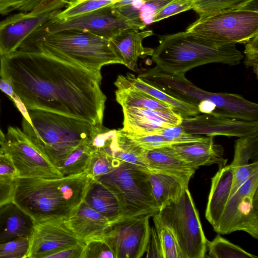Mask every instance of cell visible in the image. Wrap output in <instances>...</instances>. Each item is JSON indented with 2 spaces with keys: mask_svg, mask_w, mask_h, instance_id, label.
<instances>
[{
  "mask_svg": "<svg viewBox=\"0 0 258 258\" xmlns=\"http://www.w3.org/2000/svg\"><path fill=\"white\" fill-rule=\"evenodd\" d=\"M172 0H146L139 11L140 22L146 27L153 23L156 14Z\"/></svg>",
  "mask_w": 258,
  "mask_h": 258,
  "instance_id": "cell-41",
  "label": "cell"
},
{
  "mask_svg": "<svg viewBox=\"0 0 258 258\" xmlns=\"http://www.w3.org/2000/svg\"><path fill=\"white\" fill-rule=\"evenodd\" d=\"M119 0H75L54 17L56 20L67 19L90 12L115 3Z\"/></svg>",
  "mask_w": 258,
  "mask_h": 258,
  "instance_id": "cell-34",
  "label": "cell"
},
{
  "mask_svg": "<svg viewBox=\"0 0 258 258\" xmlns=\"http://www.w3.org/2000/svg\"><path fill=\"white\" fill-rule=\"evenodd\" d=\"M120 162L103 151H93L85 172L91 179H96L111 171Z\"/></svg>",
  "mask_w": 258,
  "mask_h": 258,
  "instance_id": "cell-33",
  "label": "cell"
},
{
  "mask_svg": "<svg viewBox=\"0 0 258 258\" xmlns=\"http://www.w3.org/2000/svg\"><path fill=\"white\" fill-rule=\"evenodd\" d=\"M0 150L9 155L20 178L56 179L63 177L18 127L9 126Z\"/></svg>",
  "mask_w": 258,
  "mask_h": 258,
  "instance_id": "cell-12",
  "label": "cell"
},
{
  "mask_svg": "<svg viewBox=\"0 0 258 258\" xmlns=\"http://www.w3.org/2000/svg\"><path fill=\"white\" fill-rule=\"evenodd\" d=\"M90 140L80 144L61 162L59 170L63 176L85 172L93 152Z\"/></svg>",
  "mask_w": 258,
  "mask_h": 258,
  "instance_id": "cell-29",
  "label": "cell"
},
{
  "mask_svg": "<svg viewBox=\"0 0 258 258\" xmlns=\"http://www.w3.org/2000/svg\"><path fill=\"white\" fill-rule=\"evenodd\" d=\"M41 0H0V14L7 15L14 11L29 12Z\"/></svg>",
  "mask_w": 258,
  "mask_h": 258,
  "instance_id": "cell-42",
  "label": "cell"
},
{
  "mask_svg": "<svg viewBox=\"0 0 258 258\" xmlns=\"http://www.w3.org/2000/svg\"><path fill=\"white\" fill-rule=\"evenodd\" d=\"M18 50L44 54L91 72L119 63L109 39L87 32L68 30L29 35Z\"/></svg>",
  "mask_w": 258,
  "mask_h": 258,
  "instance_id": "cell-4",
  "label": "cell"
},
{
  "mask_svg": "<svg viewBox=\"0 0 258 258\" xmlns=\"http://www.w3.org/2000/svg\"><path fill=\"white\" fill-rule=\"evenodd\" d=\"M146 257L163 258L160 239L154 227L150 228V236L146 250Z\"/></svg>",
  "mask_w": 258,
  "mask_h": 258,
  "instance_id": "cell-48",
  "label": "cell"
},
{
  "mask_svg": "<svg viewBox=\"0 0 258 258\" xmlns=\"http://www.w3.org/2000/svg\"><path fill=\"white\" fill-rule=\"evenodd\" d=\"M208 257L212 258H257L240 246L217 235L212 241H207Z\"/></svg>",
  "mask_w": 258,
  "mask_h": 258,
  "instance_id": "cell-31",
  "label": "cell"
},
{
  "mask_svg": "<svg viewBox=\"0 0 258 258\" xmlns=\"http://www.w3.org/2000/svg\"><path fill=\"white\" fill-rule=\"evenodd\" d=\"M83 201L110 222L120 217V208L116 197L98 180L91 179Z\"/></svg>",
  "mask_w": 258,
  "mask_h": 258,
  "instance_id": "cell-26",
  "label": "cell"
},
{
  "mask_svg": "<svg viewBox=\"0 0 258 258\" xmlns=\"http://www.w3.org/2000/svg\"><path fill=\"white\" fill-rule=\"evenodd\" d=\"M18 177V171L11 158L4 154L0 157V181L13 182Z\"/></svg>",
  "mask_w": 258,
  "mask_h": 258,
  "instance_id": "cell-46",
  "label": "cell"
},
{
  "mask_svg": "<svg viewBox=\"0 0 258 258\" xmlns=\"http://www.w3.org/2000/svg\"><path fill=\"white\" fill-rule=\"evenodd\" d=\"M244 231L258 238V172L244 180L229 198L215 231Z\"/></svg>",
  "mask_w": 258,
  "mask_h": 258,
  "instance_id": "cell-11",
  "label": "cell"
},
{
  "mask_svg": "<svg viewBox=\"0 0 258 258\" xmlns=\"http://www.w3.org/2000/svg\"><path fill=\"white\" fill-rule=\"evenodd\" d=\"M151 56L157 70L176 76L208 63L235 66L243 58L235 43L216 41L186 30L160 37Z\"/></svg>",
  "mask_w": 258,
  "mask_h": 258,
  "instance_id": "cell-3",
  "label": "cell"
},
{
  "mask_svg": "<svg viewBox=\"0 0 258 258\" xmlns=\"http://www.w3.org/2000/svg\"><path fill=\"white\" fill-rule=\"evenodd\" d=\"M194 7L193 0H172L164 6L155 16L153 23L162 20Z\"/></svg>",
  "mask_w": 258,
  "mask_h": 258,
  "instance_id": "cell-40",
  "label": "cell"
},
{
  "mask_svg": "<svg viewBox=\"0 0 258 258\" xmlns=\"http://www.w3.org/2000/svg\"><path fill=\"white\" fill-rule=\"evenodd\" d=\"M55 16L44 22L32 34L39 35L75 30L91 33L110 39L126 29L138 30L144 29L138 23L122 17L110 6L65 20H56L54 18Z\"/></svg>",
  "mask_w": 258,
  "mask_h": 258,
  "instance_id": "cell-10",
  "label": "cell"
},
{
  "mask_svg": "<svg viewBox=\"0 0 258 258\" xmlns=\"http://www.w3.org/2000/svg\"><path fill=\"white\" fill-rule=\"evenodd\" d=\"M117 149L113 157L120 161L137 165L150 171L146 150L137 145L121 128L116 130Z\"/></svg>",
  "mask_w": 258,
  "mask_h": 258,
  "instance_id": "cell-28",
  "label": "cell"
},
{
  "mask_svg": "<svg viewBox=\"0 0 258 258\" xmlns=\"http://www.w3.org/2000/svg\"><path fill=\"white\" fill-rule=\"evenodd\" d=\"M197 107L201 113L207 114L212 113L216 108V105L208 100L202 101L198 104Z\"/></svg>",
  "mask_w": 258,
  "mask_h": 258,
  "instance_id": "cell-51",
  "label": "cell"
},
{
  "mask_svg": "<svg viewBox=\"0 0 258 258\" xmlns=\"http://www.w3.org/2000/svg\"><path fill=\"white\" fill-rule=\"evenodd\" d=\"M159 134L171 145L199 142L206 137L186 133L181 124L165 128Z\"/></svg>",
  "mask_w": 258,
  "mask_h": 258,
  "instance_id": "cell-37",
  "label": "cell"
},
{
  "mask_svg": "<svg viewBox=\"0 0 258 258\" xmlns=\"http://www.w3.org/2000/svg\"><path fill=\"white\" fill-rule=\"evenodd\" d=\"M151 215L118 218L110 222L102 238L115 258H140L146 252L149 241Z\"/></svg>",
  "mask_w": 258,
  "mask_h": 258,
  "instance_id": "cell-13",
  "label": "cell"
},
{
  "mask_svg": "<svg viewBox=\"0 0 258 258\" xmlns=\"http://www.w3.org/2000/svg\"><path fill=\"white\" fill-rule=\"evenodd\" d=\"M256 172H258V162H253L233 168V179L230 196L234 193L238 187L244 180Z\"/></svg>",
  "mask_w": 258,
  "mask_h": 258,
  "instance_id": "cell-43",
  "label": "cell"
},
{
  "mask_svg": "<svg viewBox=\"0 0 258 258\" xmlns=\"http://www.w3.org/2000/svg\"><path fill=\"white\" fill-rule=\"evenodd\" d=\"M256 6L257 0H201L193 10L202 16Z\"/></svg>",
  "mask_w": 258,
  "mask_h": 258,
  "instance_id": "cell-30",
  "label": "cell"
},
{
  "mask_svg": "<svg viewBox=\"0 0 258 258\" xmlns=\"http://www.w3.org/2000/svg\"><path fill=\"white\" fill-rule=\"evenodd\" d=\"M22 131L58 169L63 160L82 143L91 140L102 127L85 120L40 109L27 110Z\"/></svg>",
  "mask_w": 258,
  "mask_h": 258,
  "instance_id": "cell-5",
  "label": "cell"
},
{
  "mask_svg": "<svg viewBox=\"0 0 258 258\" xmlns=\"http://www.w3.org/2000/svg\"><path fill=\"white\" fill-rule=\"evenodd\" d=\"M150 170L120 161L109 173L96 179L116 197L120 208L119 218L151 215L160 210L153 195Z\"/></svg>",
  "mask_w": 258,
  "mask_h": 258,
  "instance_id": "cell-7",
  "label": "cell"
},
{
  "mask_svg": "<svg viewBox=\"0 0 258 258\" xmlns=\"http://www.w3.org/2000/svg\"><path fill=\"white\" fill-rule=\"evenodd\" d=\"M75 0H41L29 12L30 14L36 16L44 13H50L67 7Z\"/></svg>",
  "mask_w": 258,
  "mask_h": 258,
  "instance_id": "cell-45",
  "label": "cell"
},
{
  "mask_svg": "<svg viewBox=\"0 0 258 258\" xmlns=\"http://www.w3.org/2000/svg\"><path fill=\"white\" fill-rule=\"evenodd\" d=\"M154 215L171 230L183 258L206 256L207 239L188 187L178 202L167 205Z\"/></svg>",
  "mask_w": 258,
  "mask_h": 258,
  "instance_id": "cell-8",
  "label": "cell"
},
{
  "mask_svg": "<svg viewBox=\"0 0 258 258\" xmlns=\"http://www.w3.org/2000/svg\"><path fill=\"white\" fill-rule=\"evenodd\" d=\"M232 179L233 168L230 164L219 168L211 179L205 217L215 231L230 196Z\"/></svg>",
  "mask_w": 258,
  "mask_h": 258,
  "instance_id": "cell-21",
  "label": "cell"
},
{
  "mask_svg": "<svg viewBox=\"0 0 258 258\" xmlns=\"http://www.w3.org/2000/svg\"><path fill=\"white\" fill-rule=\"evenodd\" d=\"M244 53L245 55L244 63L246 68L252 67L257 78L258 67V34L246 42Z\"/></svg>",
  "mask_w": 258,
  "mask_h": 258,
  "instance_id": "cell-44",
  "label": "cell"
},
{
  "mask_svg": "<svg viewBox=\"0 0 258 258\" xmlns=\"http://www.w3.org/2000/svg\"><path fill=\"white\" fill-rule=\"evenodd\" d=\"M30 239L20 238L0 243V258H26Z\"/></svg>",
  "mask_w": 258,
  "mask_h": 258,
  "instance_id": "cell-36",
  "label": "cell"
},
{
  "mask_svg": "<svg viewBox=\"0 0 258 258\" xmlns=\"http://www.w3.org/2000/svg\"><path fill=\"white\" fill-rule=\"evenodd\" d=\"M35 222L12 201L0 206V243L14 239H30Z\"/></svg>",
  "mask_w": 258,
  "mask_h": 258,
  "instance_id": "cell-22",
  "label": "cell"
},
{
  "mask_svg": "<svg viewBox=\"0 0 258 258\" xmlns=\"http://www.w3.org/2000/svg\"><path fill=\"white\" fill-rule=\"evenodd\" d=\"M90 180L85 172L51 179L18 177L12 201L35 223L66 219L83 201Z\"/></svg>",
  "mask_w": 258,
  "mask_h": 258,
  "instance_id": "cell-2",
  "label": "cell"
},
{
  "mask_svg": "<svg viewBox=\"0 0 258 258\" xmlns=\"http://www.w3.org/2000/svg\"><path fill=\"white\" fill-rule=\"evenodd\" d=\"M189 134L242 138L258 133V121L204 113L182 118L180 124Z\"/></svg>",
  "mask_w": 258,
  "mask_h": 258,
  "instance_id": "cell-15",
  "label": "cell"
},
{
  "mask_svg": "<svg viewBox=\"0 0 258 258\" xmlns=\"http://www.w3.org/2000/svg\"><path fill=\"white\" fill-rule=\"evenodd\" d=\"M153 34L152 30L143 31L135 29H126L116 34L109 39L114 50L122 61V64L137 72V61L139 57L152 55L153 49L144 47L143 40Z\"/></svg>",
  "mask_w": 258,
  "mask_h": 258,
  "instance_id": "cell-19",
  "label": "cell"
},
{
  "mask_svg": "<svg viewBox=\"0 0 258 258\" xmlns=\"http://www.w3.org/2000/svg\"><path fill=\"white\" fill-rule=\"evenodd\" d=\"M124 131L137 134H158L165 128L179 125L182 117L173 111L142 108H122Z\"/></svg>",
  "mask_w": 258,
  "mask_h": 258,
  "instance_id": "cell-17",
  "label": "cell"
},
{
  "mask_svg": "<svg viewBox=\"0 0 258 258\" xmlns=\"http://www.w3.org/2000/svg\"><path fill=\"white\" fill-rule=\"evenodd\" d=\"M153 220L159 236L163 258H183L177 240L171 230L163 224L155 215Z\"/></svg>",
  "mask_w": 258,
  "mask_h": 258,
  "instance_id": "cell-35",
  "label": "cell"
},
{
  "mask_svg": "<svg viewBox=\"0 0 258 258\" xmlns=\"http://www.w3.org/2000/svg\"><path fill=\"white\" fill-rule=\"evenodd\" d=\"M63 218L35 223L26 258H48L50 255L79 241Z\"/></svg>",
  "mask_w": 258,
  "mask_h": 258,
  "instance_id": "cell-14",
  "label": "cell"
},
{
  "mask_svg": "<svg viewBox=\"0 0 258 258\" xmlns=\"http://www.w3.org/2000/svg\"><path fill=\"white\" fill-rule=\"evenodd\" d=\"M149 180L154 199L160 210L171 203L178 202L188 183L167 173L152 170Z\"/></svg>",
  "mask_w": 258,
  "mask_h": 258,
  "instance_id": "cell-25",
  "label": "cell"
},
{
  "mask_svg": "<svg viewBox=\"0 0 258 258\" xmlns=\"http://www.w3.org/2000/svg\"><path fill=\"white\" fill-rule=\"evenodd\" d=\"M8 80L27 110L61 114L103 126L106 97L100 72H91L41 53L17 50L0 57Z\"/></svg>",
  "mask_w": 258,
  "mask_h": 258,
  "instance_id": "cell-1",
  "label": "cell"
},
{
  "mask_svg": "<svg viewBox=\"0 0 258 258\" xmlns=\"http://www.w3.org/2000/svg\"><path fill=\"white\" fill-rule=\"evenodd\" d=\"M13 191V182L0 181V206L12 201Z\"/></svg>",
  "mask_w": 258,
  "mask_h": 258,
  "instance_id": "cell-50",
  "label": "cell"
},
{
  "mask_svg": "<svg viewBox=\"0 0 258 258\" xmlns=\"http://www.w3.org/2000/svg\"><path fill=\"white\" fill-rule=\"evenodd\" d=\"M114 85L118 89H132L147 94L169 105L182 118L194 116L201 113L196 106L170 96L130 73L118 76Z\"/></svg>",
  "mask_w": 258,
  "mask_h": 258,
  "instance_id": "cell-23",
  "label": "cell"
},
{
  "mask_svg": "<svg viewBox=\"0 0 258 258\" xmlns=\"http://www.w3.org/2000/svg\"><path fill=\"white\" fill-rule=\"evenodd\" d=\"M5 138V135L3 133L1 128H0V139L4 141Z\"/></svg>",
  "mask_w": 258,
  "mask_h": 258,
  "instance_id": "cell-52",
  "label": "cell"
},
{
  "mask_svg": "<svg viewBox=\"0 0 258 258\" xmlns=\"http://www.w3.org/2000/svg\"><path fill=\"white\" fill-rule=\"evenodd\" d=\"M4 154V153H3V152L0 150V157H2Z\"/></svg>",
  "mask_w": 258,
  "mask_h": 258,
  "instance_id": "cell-53",
  "label": "cell"
},
{
  "mask_svg": "<svg viewBox=\"0 0 258 258\" xmlns=\"http://www.w3.org/2000/svg\"><path fill=\"white\" fill-rule=\"evenodd\" d=\"M60 10L33 16L19 13L0 22V57L18 50L20 44L35 30L56 15Z\"/></svg>",
  "mask_w": 258,
  "mask_h": 258,
  "instance_id": "cell-16",
  "label": "cell"
},
{
  "mask_svg": "<svg viewBox=\"0 0 258 258\" xmlns=\"http://www.w3.org/2000/svg\"><path fill=\"white\" fill-rule=\"evenodd\" d=\"M124 131L137 145L148 151L171 145L170 142L159 133L137 135Z\"/></svg>",
  "mask_w": 258,
  "mask_h": 258,
  "instance_id": "cell-39",
  "label": "cell"
},
{
  "mask_svg": "<svg viewBox=\"0 0 258 258\" xmlns=\"http://www.w3.org/2000/svg\"><path fill=\"white\" fill-rule=\"evenodd\" d=\"M115 97L116 101L122 108L134 107L158 111H173L166 104L147 94L134 89H117Z\"/></svg>",
  "mask_w": 258,
  "mask_h": 258,
  "instance_id": "cell-27",
  "label": "cell"
},
{
  "mask_svg": "<svg viewBox=\"0 0 258 258\" xmlns=\"http://www.w3.org/2000/svg\"><path fill=\"white\" fill-rule=\"evenodd\" d=\"M69 228L80 241L101 238L110 221L83 201L65 219Z\"/></svg>",
  "mask_w": 258,
  "mask_h": 258,
  "instance_id": "cell-18",
  "label": "cell"
},
{
  "mask_svg": "<svg viewBox=\"0 0 258 258\" xmlns=\"http://www.w3.org/2000/svg\"><path fill=\"white\" fill-rule=\"evenodd\" d=\"M186 31L216 41L246 43L258 34L257 6L200 16Z\"/></svg>",
  "mask_w": 258,
  "mask_h": 258,
  "instance_id": "cell-9",
  "label": "cell"
},
{
  "mask_svg": "<svg viewBox=\"0 0 258 258\" xmlns=\"http://www.w3.org/2000/svg\"><path fill=\"white\" fill-rule=\"evenodd\" d=\"M85 243H78L53 253L48 258H82Z\"/></svg>",
  "mask_w": 258,
  "mask_h": 258,
  "instance_id": "cell-49",
  "label": "cell"
},
{
  "mask_svg": "<svg viewBox=\"0 0 258 258\" xmlns=\"http://www.w3.org/2000/svg\"><path fill=\"white\" fill-rule=\"evenodd\" d=\"M213 136L206 137L199 142L170 145L173 151L181 159L190 163L197 170L201 166L218 164L219 168L226 165L224 150L214 143Z\"/></svg>",
  "mask_w": 258,
  "mask_h": 258,
  "instance_id": "cell-20",
  "label": "cell"
},
{
  "mask_svg": "<svg viewBox=\"0 0 258 258\" xmlns=\"http://www.w3.org/2000/svg\"><path fill=\"white\" fill-rule=\"evenodd\" d=\"M146 158L150 171H157L177 176L187 183L196 169L179 157L170 146L147 150Z\"/></svg>",
  "mask_w": 258,
  "mask_h": 258,
  "instance_id": "cell-24",
  "label": "cell"
},
{
  "mask_svg": "<svg viewBox=\"0 0 258 258\" xmlns=\"http://www.w3.org/2000/svg\"><path fill=\"white\" fill-rule=\"evenodd\" d=\"M0 89L8 95L10 99L25 118L30 123L29 115L25 106L14 91L11 84L8 81L0 78Z\"/></svg>",
  "mask_w": 258,
  "mask_h": 258,
  "instance_id": "cell-47",
  "label": "cell"
},
{
  "mask_svg": "<svg viewBox=\"0 0 258 258\" xmlns=\"http://www.w3.org/2000/svg\"><path fill=\"white\" fill-rule=\"evenodd\" d=\"M258 133L239 138L235 142L233 160L230 164L233 168L247 165L250 160L257 162Z\"/></svg>",
  "mask_w": 258,
  "mask_h": 258,
  "instance_id": "cell-32",
  "label": "cell"
},
{
  "mask_svg": "<svg viewBox=\"0 0 258 258\" xmlns=\"http://www.w3.org/2000/svg\"><path fill=\"white\" fill-rule=\"evenodd\" d=\"M84 243L82 258H115L111 248L102 237Z\"/></svg>",
  "mask_w": 258,
  "mask_h": 258,
  "instance_id": "cell-38",
  "label": "cell"
},
{
  "mask_svg": "<svg viewBox=\"0 0 258 258\" xmlns=\"http://www.w3.org/2000/svg\"><path fill=\"white\" fill-rule=\"evenodd\" d=\"M3 142H4V141L2 140L1 139H0V146L2 144Z\"/></svg>",
  "mask_w": 258,
  "mask_h": 258,
  "instance_id": "cell-54",
  "label": "cell"
},
{
  "mask_svg": "<svg viewBox=\"0 0 258 258\" xmlns=\"http://www.w3.org/2000/svg\"><path fill=\"white\" fill-rule=\"evenodd\" d=\"M146 83L170 96L197 107L204 100L216 105L211 114L237 119L258 121V105L242 96L233 93H212L196 86L184 76L164 73L155 67L148 69L138 76Z\"/></svg>",
  "mask_w": 258,
  "mask_h": 258,
  "instance_id": "cell-6",
  "label": "cell"
}]
</instances>
